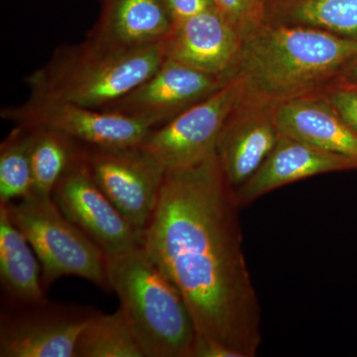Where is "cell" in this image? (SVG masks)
Listing matches in <instances>:
<instances>
[{
    "instance_id": "3957f363",
    "label": "cell",
    "mask_w": 357,
    "mask_h": 357,
    "mask_svg": "<svg viewBox=\"0 0 357 357\" xmlns=\"http://www.w3.org/2000/svg\"><path fill=\"white\" fill-rule=\"evenodd\" d=\"M164 61L161 42L119 48L86 37L56 49L26 83L30 96L102 110L152 76Z\"/></svg>"
},
{
    "instance_id": "4fadbf2b",
    "label": "cell",
    "mask_w": 357,
    "mask_h": 357,
    "mask_svg": "<svg viewBox=\"0 0 357 357\" xmlns=\"http://www.w3.org/2000/svg\"><path fill=\"white\" fill-rule=\"evenodd\" d=\"M241 45V35L220 17L217 9L174 23L161 41L165 60L227 81Z\"/></svg>"
},
{
    "instance_id": "ffe728a7",
    "label": "cell",
    "mask_w": 357,
    "mask_h": 357,
    "mask_svg": "<svg viewBox=\"0 0 357 357\" xmlns=\"http://www.w3.org/2000/svg\"><path fill=\"white\" fill-rule=\"evenodd\" d=\"M76 357H144L121 310L98 314L79 335Z\"/></svg>"
},
{
    "instance_id": "9c48e42d",
    "label": "cell",
    "mask_w": 357,
    "mask_h": 357,
    "mask_svg": "<svg viewBox=\"0 0 357 357\" xmlns=\"http://www.w3.org/2000/svg\"><path fill=\"white\" fill-rule=\"evenodd\" d=\"M86 163L91 176L131 225L143 234L151 220L166 171L138 146L89 147Z\"/></svg>"
},
{
    "instance_id": "6da1fadb",
    "label": "cell",
    "mask_w": 357,
    "mask_h": 357,
    "mask_svg": "<svg viewBox=\"0 0 357 357\" xmlns=\"http://www.w3.org/2000/svg\"><path fill=\"white\" fill-rule=\"evenodd\" d=\"M239 208L215 154L169 171L142 248L182 295L197 333L253 357L261 344V307Z\"/></svg>"
},
{
    "instance_id": "9a60e30c",
    "label": "cell",
    "mask_w": 357,
    "mask_h": 357,
    "mask_svg": "<svg viewBox=\"0 0 357 357\" xmlns=\"http://www.w3.org/2000/svg\"><path fill=\"white\" fill-rule=\"evenodd\" d=\"M275 119L283 135L357 164V134L333 109L325 95L280 103L275 109Z\"/></svg>"
},
{
    "instance_id": "44dd1931",
    "label": "cell",
    "mask_w": 357,
    "mask_h": 357,
    "mask_svg": "<svg viewBox=\"0 0 357 357\" xmlns=\"http://www.w3.org/2000/svg\"><path fill=\"white\" fill-rule=\"evenodd\" d=\"M31 142L30 126H14L0 144V204L31 196Z\"/></svg>"
},
{
    "instance_id": "5b68a950",
    "label": "cell",
    "mask_w": 357,
    "mask_h": 357,
    "mask_svg": "<svg viewBox=\"0 0 357 357\" xmlns=\"http://www.w3.org/2000/svg\"><path fill=\"white\" fill-rule=\"evenodd\" d=\"M9 217L38 257L45 290L65 276H76L110 291L107 257L52 198H28L4 204Z\"/></svg>"
},
{
    "instance_id": "7a4b0ae2",
    "label": "cell",
    "mask_w": 357,
    "mask_h": 357,
    "mask_svg": "<svg viewBox=\"0 0 357 357\" xmlns=\"http://www.w3.org/2000/svg\"><path fill=\"white\" fill-rule=\"evenodd\" d=\"M357 56V41L321 30L262 23L241 38L230 72L244 96L278 105L325 95Z\"/></svg>"
},
{
    "instance_id": "484cf974",
    "label": "cell",
    "mask_w": 357,
    "mask_h": 357,
    "mask_svg": "<svg viewBox=\"0 0 357 357\" xmlns=\"http://www.w3.org/2000/svg\"><path fill=\"white\" fill-rule=\"evenodd\" d=\"M338 84L357 89V56L342 73Z\"/></svg>"
},
{
    "instance_id": "30bf717a",
    "label": "cell",
    "mask_w": 357,
    "mask_h": 357,
    "mask_svg": "<svg viewBox=\"0 0 357 357\" xmlns=\"http://www.w3.org/2000/svg\"><path fill=\"white\" fill-rule=\"evenodd\" d=\"M52 199L107 257L142 245V234L124 218L96 184L86 163V151L59 181Z\"/></svg>"
},
{
    "instance_id": "8992f818",
    "label": "cell",
    "mask_w": 357,
    "mask_h": 357,
    "mask_svg": "<svg viewBox=\"0 0 357 357\" xmlns=\"http://www.w3.org/2000/svg\"><path fill=\"white\" fill-rule=\"evenodd\" d=\"M236 77L178 114L153 128L139 145L166 172L195 165L215 154L218 138L227 117L243 96Z\"/></svg>"
},
{
    "instance_id": "5bb4252c",
    "label": "cell",
    "mask_w": 357,
    "mask_h": 357,
    "mask_svg": "<svg viewBox=\"0 0 357 357\" xmlns=\"http://www.w3.org/2000/svg\"><path fill=\"white\" fill-rule=\"evenodd\" d=\"M351 170H357L352 160L281 134L262 165L234 195L241 208L284 185L323 174Z\"/></svg>"
},
{
    "instance_id": "277c9868",
    "label": "cell",
    "mask_w": 357,
    "mask_h": 357,
    "mask_svg": "<svg viewBox=\"0 0 357 357\" xmlns=\"http://www.w3.org/2000/svg\"><path fill=\"white\" fill-rule=\"evenodd\" d=\"M107 276L144 357H191L197 331L189 309L142 245L107 257Z\"/></svg>"
},
{
    "instance_id": "ba28073f",
    "label": "cell",
    "mask_w": 357,
    "mask_h": 357,
    "mask_svg": "<svg viewBox=\"0 0 357 357\" xmlns=\"http://www.w3.org/2000/svg\"><path fill=\"white\" fill-rule=\"evenodd\" d=\"M0 114L14 126L55 129L89 147L138 146L153 129L116 112L33 96L21 105L3 107Z\"/></svg>"
},
{
    "instance_id": "8fae6325",
    "label": "cell",
    "mask_w": 357,
    "mask_h": 357,
    "mask_svg": "<svg viewBox=\"0 0 357 357\" xmlns=\"http://www.w3.org/2000/svg\"><path fill=\"white\" fill-rule=\"evenodd\" d=\"M227 82L225 77L165 60L152 76L102 110L140 119L156 128L213 95Z\"/></svg>"
},
{
    "instance_id": "d6986e66",
    "label": "cell",
    "mask_w": 357,
    "mask_h": 357,
    "mask_svg": "<svg viewBox=\"0 0 357 357\" xmlns=\"http://www.w3.org/2000/svg\"><path fill=\"white\" fill-rule=\"evenodd\" d=\"M30 128L32 130L31 196L52 198V192L59 181L77 160L84 156L88 146L55 129L43 126Z\"/></svg>"
},
{
    "instance_id": "ac0fdd59",
    "label": "cell",
    "mask_w": 357,
    "mask_h": 357,
    "mask_svg": "<svg viewBox=\"0 0 357 357\" xmlns=\"http://www.w3.org/2000/svg\"><path fill=\"white\" fill-rule=\"evenodd\" d=\"M264 23L312 28L357 41V0H264Z\"/></svg>"
},
{
    "instance_id": "2e32d148",
    "label": "cell",
    "mask_w": 357,
    "mask_h": 357,
    "mask_svg": "<svg viewBox=\"0 0 357 357\" xmlns=\"http://www.w3.org/2000/svg\"><path fill=\"white\" fill-rule=\"evenodd\" d=\"M172 20L164 0H100V13L86 37L119 48L160 43Z\"/></svg>"
},
{
    "instance_id": "7c38bea8",
    "label": "cell",
    "mask_w": 357,
    "mask_h": 357,
    "mask_svg": "<svg viewBox=\"0 0 357 357\" xmlns=\"http://www.w3.org/2000/svg\"><path fill=\"white\" fill-rule=\"evenodd\" d=\"M275 109L243 93L223 126L215 156L234 192L255 175L278 142Z\"/></svg>"
},
{
    "instance_id": "603a6c76",
    "label": "cell",
    "mask_w": 357,
    "mask_h": 357,
    "mask_svg": "<svg viewBox=\"0 0 357 357\" xmlns=\"http://www.w3.org/2000/svg\"><path fill=\"white\" fill-rule=\"evenodd\" d=\"M325 96L347 126L357 134V89L337 84L326 91Z\"/></svg>"
},
{
    "instance_id": "d4e9b609",
    "label": "cell",
    "mask_w": 357,
    "mask_h": 357,
    "mask_svg": "<svg viewBox=\"0 0 357 357\" xmlns=\"http://www.w3.org/2000/svg\"><path fill=\"white\" fill-rule=\"evenodd\" d=\"M191 357H241L234 349L225 347L217 340L196 333L192 344Z\"/></svg>"
},
{
    "instance_id": "7402d4cb",
    "label": "cell",
    "mask_w": 357,
    "mask_h": 357,
    "mask_svg": "<svg viewBox=\"0 0 357 357\" xmlns=\"http://www.w3.org/2000/svg\"><path fill=\"white\" fill-rule=\"evenodd\" d=\"M220 17L241 38L264 23V0H213Z\"/></svg>"
},
{
    "instance_id": "cb8c5ba5",
    "label": "cell",
    "mask_w": 357,
    "mask_h": 357,
    "mask_svg": "<svg viewBox=\"0 0 357 357\" xmlns=\"http://www.w3.org/2000/svg\"><path fill=\"white\" fill-rule=\"evenodd\" d=\"M172 24L215 9L213 0H164Z\"/></svg>"
},
{
    "instance_id": "52a82bcc",
    "label": "cell",
    "mask_w": 357,
    "mask_h": 357,
    "mask_svg": "<svg viewBox=\"0 0 357 357\" xmlns=\"http://www.w3.org/2000/svg\"><path fill=\"white\" fill-rule=\"evenodd\" d=\"M98 312L47 299L1 306L0 357H76L79 335Z\"/></svg>"
},
{
    "instance_id": "e0dca14e",
    "label": "cell",
    "mask_w": 357,
    "mask_h": 357,
    "mask_svg": "<svg viewBox=\"0 0 357 357\" xmlns=\"http://www.w3.org/2000/svg\"><path fill=\"white\" fill-rule=\"evenodd\" d=\"M0 285L1 306H20L46 299L42 268L22 231L0 204Z\"/></svg>"
}]
</instances>
